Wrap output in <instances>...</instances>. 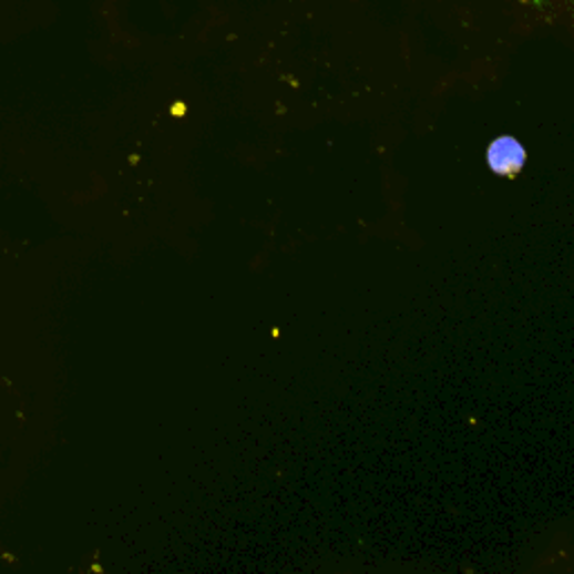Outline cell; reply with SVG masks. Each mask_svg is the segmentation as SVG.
Instances as JSON below:
<instances>
[{
  "mask_svg": "<svg viewBox=\"0 0 574 574\" xmlns=\"http://www.w3.org/2000/svg\"><path fill=\"white\" fill-rule=\"evenodd\" d=\"M485 160H488V166H490L496 175L516 177V175L521 173V168L525 166L527 153H525L523 144H521L516 137H512V135H501V137H496V140L488 146Z\"/></svg>",
  "mask_w": 574,
  "mask_h": 574,
  "instance_id": "6da1fadb",
  "label": "cell"
}]
</instances>
